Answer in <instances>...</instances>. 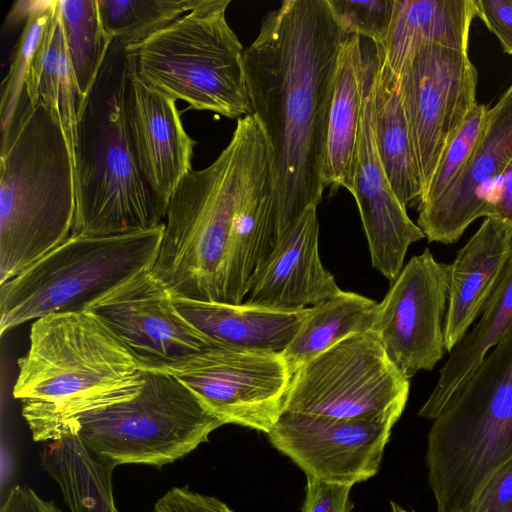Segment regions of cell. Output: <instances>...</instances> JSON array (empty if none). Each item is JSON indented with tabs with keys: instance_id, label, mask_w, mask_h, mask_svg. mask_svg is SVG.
Listing matches in <instances>:
<instances>
[{
	"instance_id": "6da1fadb",
	"label": "cell",
	"mask_w": 512,
	"mask_h": 512,
	"mask_svg": "<svg viewBox=\"0 0 512 512\" xmlns=\"http://www.w3.org/2000/svg\"><path fill=\"white\" fill-rule=\"evenodd\" d=\"M349 36L328 0H285L263 17L244 49L251 113L272 150L275 242L322 199L329 112L339 54Z\"/></svg>"
},
{
	"instance_id": "7402d4cb",
	"label": "cell",
	"mask_w": 512,
	"mask_h": 512,
	"mask_svg": "<svg viewBox=\"0 0 512 512\" xmlns=\"http://www.w3.org/2000/svg\"><path fill=\"white\" fill-rule=\"evenodd\" d=\"M474 0H395L387 35L377 48L383 63L399 78L422 46L434 44L468 51Z\"/></svg>"
},
{
	"instance_id": "cb8c5ba5",
	"label": "cell",
	"mask_w": 512,
	"mask_h": 512,
	"mask_svg": "<svg viewBox=\"0 0 512 512\" xmlns=\"http://www.w3.org/2000/svg\"><path fill=\"white\" fill-rule=\"evenodd\" d=\"M367 70L366 43L350 35L342 45L331 102L323 180L335 192L354 190V169Z\"/></svg>"
},
{
	"instance_id": "836d02e7",
	"label": "cell",
	"mask_w": 512,
	"mask_h": 512,
	"mask_svg": "<svg viewBox=\"0 0 512 512\" xmlns=\"http://www.w3.org/2000/svg\"><path fill=\"white\" fill-rule=\"evenodd\" d=\"M395 0H328L329 6L348 35H358L380 45L393 16Z\"/></svg>"
},
{
	"instance_id": "4316f807",
	"label": "cell",
	"mask_w": 512,
	"mask_h": 512,
	"mask_svg": "<svg viewBox=\"0 0 512 512\" xmlns=\"http://www.w3.org/2000/svg\"><path fill=\"white\" fill-rule=\"evenodd\" d=\"M25 93L30 102L42 101L59 119L73 155L78 118L85 98L70 62L57 0L31 62Z\"/></svg>"
},
{
	"instance_id": "2e32d148",
	"label": "cell",
	"mask_w": 512,
	"mask_h": 512,
	"mask_svg": "<svg viewBox=\"0 0 512 512\" xmlns=\"http://www.w3.org/2000/svg\"><path fill=\"white\" fill-rule=\"evenodd\" d=\"M365 42L367 70L352 195L359 209L372 266L392 284L404 267L409 246L425 235L393 192L378 155L374 132L377 48L370 40Z\"/></svg>"
},
{
	"instance_id": "277c9868",
	"label": "cell",
	"mask_w": 512,
	"mask_h": 512,
	"mask_svg": "<svg viewBox=\"0 0 512 512\" xmlns=\"http://www.w3.org/2000/svg\"><path fill=\"white\" fill-rule=\"evenodd\" d=\"M127 47L113 40L81 109L74 145L73 236L115 235L162 224L167 205L143 177L126 116Z\"/></svg>"
},
{
	"instance_id": "ac0fdd59",
	"label": "cell",
	"mask_w": 512,
	"mask_h": 512,
	"mask_svg": "<svg viewBox=\"0 0 512 512\" xmlns=\"http://www.w3.org/2000/svg\"><path fill=\"white\" fill-rule=\"evenodd\" d=\"M126 116L139 169L150 188L168 206L172 193L192 170L196 141L183 127L176 99L145 84L131 65Z\"/></svg>"
},
{
	"instance_id": "d6a6232c",
	"label": "cell",
	"mask_w": 512,
	"mask_h": 512,
	"mask_svg": "<svg viewBox=\"0 0 512 512\" xmlns=\"http://www.w3.org/2000/svg\"><path fill=\"white\" fill-rule=\"evenodd\" d=\"M489 107L477 103L446 147L418 207L431 204L456 180L469 160L486 124Z\"/></svg>"
},
{
	"instance_id": "8d00e7d4",
	"label": "cell",
	"mask_w": 512,
	"mask_h": 512,
	"mask_svg": "<svg viewBox=\"0 0 512 512\" xmlns=\"http://www.w3.org/2000/svg\"><path fill=\"white\" fill-rule=\"evenodd\" d=\"M154 512H232L216 497L203 495L186 487H173L155 504Z\"/></svg>"
},
{
	"instance_id": "7a4b0ae2",
	"label": "cell",
	"mask_w": 512,
	"mask_h": 512,
	"mask_svg": "<svg viewBox=\"0 0 512 512\" xmlns=\"http://www.w3.org/2000/svg\"><path fill=\"white\" fill-rule=\"evenodd\" d=\"M13 396L35 441L63 438L81 416L135 397L144 369L90 311L52 314L30 328Z\"/></svg>"
},
{
	"instance_id": "83f0119b",
	"label": "cell",
	"mask_w": 512,
	"mask_h": 512,
	"mask_svg": "<svg viewBox=\"0 0 512 512\" xmlns=\"http://www.w3.org/2000/svg\"><path fill=\"white\" fill-rule=\"evenodd\" d=\"M41 464L58 485L69 512H119L113 495V470L73 436L47 442Z\"/></svg>"
},
{
	"instance_id": "9c48e42d",
	"label": "cell",
	"mask_w": 512,
	"mask_h": 512,
	"mask_svg": "<svg viewBox=\"0 0 512 512\" xmlns=\"http://www.w3.org/2000/svg\"><path fill=\"white\" fill-rule=\"evenodd\" d=\"M224 425L177 377L144 370L133 398L78 418L63 437H76L93 456L115 468L125 464L162 467L208 441Z\"/></svg>"
},
{
	"instance_id": "30bf717a",
	"label": "cell",
	"mask_w": 512,
	"mask_h": 512,
	"mask_svg": "<svg viewBox=\"0 0 512 512\" xmlns=\"http://www.w3.org/2000/svg\"><path fill=\"white\" fill-rule=\"evenodd\" d=\"M409 379L368 330L339 342L294 372L285 409L342 419L396 423L409 395Z\"/></svg>"
},
{
	"instance_id": "8992f818",
	"label": "cell",
	"mask_w": 512,
	"mask_h": 512,
	"mask_svg": "<svg viewBox=\"0 0 512 512\" xmlns=\"http://www.w3.org/2000/svg\"><path fill=\"white\" fill-rule=\"evenodd\" d=\"M432 421L425 460L437 512H466L512 458V329Z\"/></svg>"
},
{
	"instance_id": "f1b7e54d",
	"label": "cell",
	"mask_w": 512,
	"mask_h": 512,
	"mask_svg": "<svg viewBox=\"0 0 512 512\" xmlns=\"http://www.w3.org/2000/svg\"><path fill=\"white\" fill-rule=\"evenodd\" d=\"M377 304L358 293L341 290L308 307L298 331L282 353L292 374L346 338L371 330Z\"/></svg>"
},
{
	"instance_id": "5bb4252c",
	"label": "cell",
	"mask_w": 512,
	"mask_h": 512,
	"mask_svg": "<svg viewBox=\"0 0 512 512\" xmlns=\"http://www.w3.org/2000/svg\"><path fill=\"white\" fill-rule=\"evenodd\" d=\"M90 312L144 370H164L218 344L181 315L172 294L151 270L119 286Z\"/></svg>"
},
{
	"instance_id": "ffe728a7",
	"label": "cell",
	"mask_w": 512,
	"mask_h": 512,
	"mask_svg": "<svg viewBox=\"0 0 512 512\" xmlns=\"http://www.w3.org/2000/svg\"><path fill=\"white\" fill-rule=\"evenodd\" d=\"M512 254V226L486 217L449 264L445 322L446 351L461 341L480 317Z\"/></svg>"
},
{
	"instance_id": "44dd1931",
	"label": "cell",
	"mask_w": 512,
	"mask_h": 512,
	"mask_svg": "<svg viewBox=\"0 0 512 512\" xmlns=\"http://www.w3.org/2000/svg\"><path fill=\"white\" fill-rule=\"evenodd\" d=\"M277 195L270 143L256 159L237 205L231 231L225 303L242 304L271 254L276 238Z\"/></svg>"
},
{
	"instance_id": "4fadbf2b",
	"label": "cell",
	"mask_w": 512,
	"mask_h": 512,
	"mask_svg": "<svg viewBox=\"0 0 512 512\" xmlns=\"http://www.w3.org/2000/svg\"><path fill=\"white\" fill-rule=\"evenodd\" d=\"M448 298L449 265L427 248L408 261L377 304L371 330L407 379L442 359Z\"/></svg>"
},
{
	"instance_id": "74e56055",
	"label": "cell",
	"mask_w": 512,
	"mask_h": 512,
	"mask_svg": "<svg viewBox=\"0 0 512 512\" xmlns=\"http://www.w3.org/2000/svg\"><path fill=\"white\" fill-rule=\"evenodd\" d=\"M477 17L499 40L504 53L512 55V0H474Z\"/></svg>"
},
{
	"instance_id": "9a60e30c",
	"label": "cell",
	"mask_w": 512,
	"mask_h": 512,
	"mask_svg": "<svg viewBox=\"0 0 512 512\" xmlns=\"http://www.w3.org/2000/svg\"><path fill=\"white\" fill-rule=\"evenodd\" d=\"M393 425L284 410L267 436L306 475L354 485L378 472Z\"/></svg>"
},
{
	"instance_id": "e575fe53",
	"label": "cell",
	"mask_w": 512,
	"mask_h": 512,
	"mask_svg": "<svg viewBox=\"0 0 512 512\" xmlns=\"http://www.w3.org/2000/svg\"><path fill=\"white\" fill-rule=\"evenodd\" d=\"M305 499L301 512H350L353 485L328 482L306 475Z\"/></svg>"
},
{
	"instance_id": "484cf974",
	"label": "cell",
	"mask_w": 512,
	"mask_h": 512,
	"mask_svg": "<svg viewBox=\"0 0 512 512\" xmlns=\"http://www.w3.org/2000/svg\"><path fill=\"white\" fill-rule=\"evenodd\" d=\"M512 329V254L479 321L449 353L418 416L433 420L458 387Z\"/></svg>"
},
{
	"instance_id": "ba28073f",
	"label": "cell",
	"mask_w": 512,
	"mask_h": 512,
	"mask_svg": "<svg viewBox=\"0 0 512 512\" xmlns=\"http://www.w3.org/2000/svg\"><path fill=\"white\" fill-rule=\"evenodd\" d=\"M229 4L201 0L145 41L128 46L134 73L189 108L237 120L251 114L244 49L226 19Z\"/></svg>"
},
{
	"instance_id": "e0dca14e",
	"label": "cell",
	"mask_w": 512,
	"mask_h": 512,
	"mask_svg": "<svg viewBox=\"0 0 512 512\" xmlns=\"http://www.w3.org/2000/svg\"><path fill=\"white\" fill-rule=\"evenodd\" d=\"M512 159V81L489 107L485 128L462 171L443 194L418 207L417 225L429 242L452 244L488 217L495 188Z\"/></svg>"
},
{
	"instance_id": "1f68e13d",
	"label": "cell",
	"mask_w": 512,
	"mask_h": 512,
	"mask_svg": "<svg viewBox=\"0 0 512 512\" xmlns=\"http://www.w3.org/2000/svg\"><path fill=\"white\" fill-rule=\"evenodd\" d=\"M55 3L56 0L34 1L33 8L25 21L8 74L1 84L2 138L9 134L26 98L25 83L31 62L44 36Z\"/></svg>"
},
{
	"instance_id": "d590c367",
	"label": "cell",
	"mask_w": 512,
	"mask_h": 512,
	"mask_svg": "<svg viewBox=\"0 0 512 512\" xmlns=\"http://www.w3.org/2000/svg\"><path fill=\"white\" fill-rule=\"evenodd\" d=\"M466 512H512V458L487 479Z\"/></svg>"
},
{
	"instance_id": "f35d334b",
	"label": "cell",
	"mask_w": 512,
	"mask_h": 512,
	"mask_svg": "<svg viewBox=\"0 0 512 512\" xmlns=\"http://www.w3.org/2000/svg\"><path fill=\"white\" fill-rule=\"evenodd\" d=\"M0 512H61L53 501L40 497L26 485H15L7 494Z\"/></svg>"
},
{
	"instance_id": "52a82bcc",
	"label": "cell",
	"mask_w": 512,
	"mask_h": 512,
	"mask_svg": "<svg viewBox=\"0 0 512 512\" xmlns=\"http://www.w3.org/2000/svg\"><path fill=\"white\" fill-rule=\"evenodd\" d=\"M165 223L115 235H71L0 284V334L30 320L88 312L157 260Z\"/></svg>"
},
{
	"instance_id": "8fae6325",
	"label": "cell",
	"mask_w": 512,
	"mask_h": 512,
	"mask_svg": "<svg viewBox=\"0 0 512 512\" xmlns=\"http://www.w3.org/2000/svg\"><path fill=\"white\" fill-rule=\"evenodd\" d=\"M164 370L224 424L266 434L285 409L293 376L282 353L221 344Z\"/></svg>"
},
{
	"instance_id": "ab89813d",
	"label": "cell",
	"mask_w": 512,
	"mask_h": 512,
	"mask_svg": "<svg viewBox=\"0 0 512 512\" xmlns=\"http://www.w3.org/2000/svg\"><path fill=\"white\" fill-rule=\"evenodd\" d=\"M488 217L498 218L512 226V159L495 188Z\"/></svg>"
},
{
	"instance_id": "4dcf8cb0",
	"label": "cell",
	"mask_w": 512,
	"mask_h": 512,
	"mask_svg": "<svg viewBox=\"0 0 512 512\" xmlns=\"http://www.w3.org/2000/svg\"><path fill=\"white\" fill-rule=\"evenodd\" d=\"M201 0H97L107 34L126 47L165 28Z\"/></svg>"
},
{
	"instance_id": "d6986e66",
	"label": "cell",
	"mask_w": 512,
	"mask_h": 512,
	"mask_svg": "<svg viewBox=\"0 0 512 512\" xmlns=\"http://www.w3.org/2000/svg\"><path fill=\"white\" fill-rule=\"evenodd\" d=\"M317 206L308 207L276 240L244 303L274 310L311 307L341 291L318 249Z\"/></svg>"
},
{
	"instance_id": "d4e9b609",
	"label": "cell",
	"mask_w": 512,
	"mask_h": 512,
	"mask_svg": "<svg viewBox=\"0 0 512 512\" xmlns=\"http://www.w3.org/2000/svg\"><path fill=\"white\" fill-rule=\"evenodd\" d=\"M374 83V132L378 155L393 192L407 208L412 201L421 198L422 179L398 78L383 63L378 48Z\"/></svg>"
},
{
	"instance_id": "7c38bea8",
	"label": "cell",
	"mask_w": 512,
	"mask_h": 512,
	"mask_svg": "<svg viewBox=\"0 0 512 512\" xmlns=\"http://www.w3.org/2000/svg\"><path fill=\"white\" fill-rule=\"evenodd\" d=\"M398 82L424 193L446 147L477 104L478 71L468 51L429 44L416 51Z\"/></svg>"
},
{
	"instance_id": "603a6c76",
	"label": "cell",
	"mask_w": 512,
	"mask_h": 512,
	"mask_svg": "<svg viewBox=\"0 0 512 512\" xmlns=\"http://www.w3.org/2000/svg\"><path fill=\"white\" fill-rule=\"evenodd\" d=\"M181 315L212 341L236 348L283 353L307 308L296 311L173 297Z\"/></svg>"
},
{
	"instance_id": "60d3db41",
	"label": "cell",
	"mask_w": 512,
	"mask_h": 512,
	"mask_svg": "<svg viewBox=\"0 0 512 512\" xmlns=\"http://www.w3.org/2000/svg\"><path fill=\"white\" fill-rule=\"evenodd\" d=\"M391 509H392V512H417L415 510H408V509H405L403 508L402 506H400L399 504L391 501Z\"/></svg>"
},
{
	"instance_id": "5b68a950",
	"label": "cell",
	"mask_w": 512,
	"mask_h": 512,
	"mask_svg": "<svg viewBox=\"0 0 512 512\" xmlns=\"http://www.w3.org/2000/svg\"><path fill=\"white\" fill-rule=\"evenodd\" d=\"M76 211L73 155L59 119L26 97L1 139L0 284L72 234Z\"/></svg>"
},
{
	"instance_id": "3957f363",
	"label": "cell",
	"mask_w": 512,
	"mask_h": 512,
	"mask_svg": "<svg viewBox=\"0 0 512 512\" xmlns=\"http://www.w3.org/2000/svg\"><path fill=\"white\" fill-rule=\"evenodd\" d=\"M269 141L255 115L239 118L208 167L191 170L172 193L151 273L173 297L225 303L234 217L253 165Z\"/></svg>"
},
{
	"instance_id": "f546056e",
	"label": "cell",
	"mask_w": 512,
	"mask_h": 512,
	"mask_svg": "<svg viewBox=\"0 0 512 512\" xmlns=\"http://www.w3.org/2000/svg\"><path fill=\"white\" fill-rule=\"evenodd\" d=\"M57 9L73 72L86 99L113 40L104 29L97 0H57Z\"/></svg>"
}]
</instances>
